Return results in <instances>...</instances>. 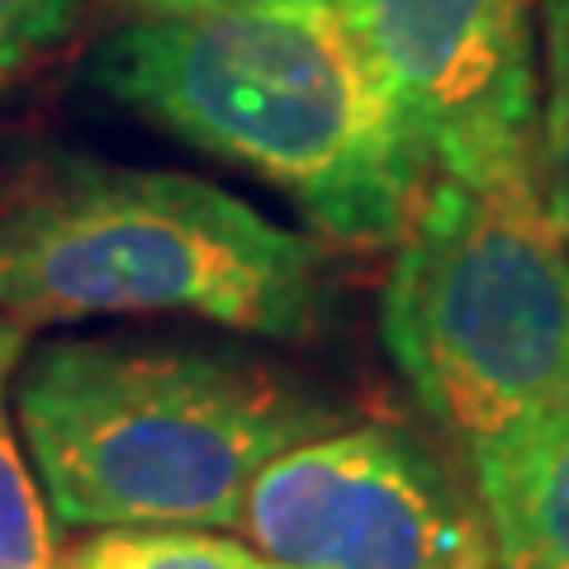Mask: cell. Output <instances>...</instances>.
<instances>
[{
	"instance_id": "3",
	"label": "cell",
	"mask_w": 569,
	"mask_h": 569,
	"mask_svg": "<svg viewBox=\"0 0 569 569\" xmlns=\"http://www.w3.org/2000/svg\"><path fill=\"white\" fill-rule=\"evenodd\" d=\"M323 309L318 247L200 176L52 157L0 204V313L24 332L200 318L299 342Z\"/></svg>"
},
{
	"instance_id": "7",
	"label": "cell",
	"mask_w": 569,
	"mask_h": 569,
	"mask_svg": "<svg viewBox=\"0 0 569 569\" xmlns=\"http://www.w3.org/2000/svg\"><path fill=\"white\" fill-rule=\"evenodd\" d=\"M493 569H569V413L470 451Z\"/></svg>"
},
{
	"instance_id": "9",
	"label": "cell",
	"mask_w": 569,
	"mask_h": 569,
	"mask_svg": "<svg viewBox=\"0 0 569 569\" xmlns=\"http://www.w3.org/2000/svg\"><path fill=\"white\" fill-rule=\"evenodd\" d=\"M67 569H284L261 550L204 531H100Z\"/></svg>"
},
{
	"instance_id": "2",
	"label": "cell",
	"mask_w": 569,
	"mask_h": 569,
	"mask_svg": "<svg viewBox=\"0 0 569 569\" xmlns=\"http://www.w3.org/2000/svg\"><path fill=\"white\" fill-rule=\"evenodd\" d=\"M43 498L62 527H238L252 479L337 408L276 361L157 337H67L14 376Z\"/></svg>"
},
{
	"instance_id": "8",
	"label": "cell",
	"mask_w": 569,
	"mask_h": 569,
	"mask_svg": "<svg viewBox=\"0 0 569 569\" xmlns=\"http://www.w3.org/2000/svg\"><path fill=\"white\" fill-rule=\"evenodd\" d=\"M537 181L569 247V0H537Z\"/></svg>"
},
{
	"instance_id": "5",
	"label": "cell",
	"mask_w": 569,
	"mask_h": 569,
	"mask_svg": "<svg viewBox=\"0 0 569 569\" xmlns=\"http://www.w3.org/2000/svg\"><path fill=\"white\" fill-rule=\"evenodd\" d=\"M238 531L284 569H493L479 503L399 427H332L276 456Z\"/></svg>"
},
{
	"instance_id": "6",
	"label": "cell",
	"mask_w": 569,
	"mask_h": 569,
	"mask_svg": "<svg viewBox=\"0 0 569 569\" xmlns=\"http://www.w3.org/2000/svg\"><path fill=\"white\" fill-rule=\"evenodd\" d=\"M432 176L537 162V0H332Z\"/></svg>"
},
{
	"instance_id": "11",
	"label": "cell",
	"mask_w": 569,
	"mask_h": 569,
	"mask_svg": "<svg viewBox=\"0 0 569 569\" xmlns=\"http://www.w3.org/2000/svg\"><path fill=\"white\" fill-rule=\"evenodd\" d=\"M81 14V0H0V86L58 48Z\"/></svg>"
},
{
	"instance_id": "12",
	"label": "cell",
	"mask_w": 569,
	"mask_h": 569,
	"mask_svg": "<svg viewBox=\"0 0 569 569\" xmlns=\"http://www.w3.org/2000/svg\"><path fill=\"white\" fill-rule=\"evenodd\" d=\"M123 20L138 14H186V10H223V6H284V0H104Z\"/></svg>"
},
{
	"instance_id": "13",
	"label": "cell",
	"mask_w": 569,
	"mask_h": 569,
	"mask_svg": "<svg viewBox=\"0 0 569 569\" xmlns=\"http://www.w3.org/2000/svg\"><path fill=\"white\" fill-rule=\"evenodd\" d=\"M20 356H24V328H14L10 318L0 313V389H6V380L14 376Z\"/></svg>"
},
{
	"instance_id": "10",
	"label": "cell",
	"mask_w": 569,
	"mask_h": 569,
	"mask_svg": "<svg viewBox=\"0 0 569 569\" xmlns=\"http://www.w3.org/2000/svg\"><path fill=\"white\" fill-rule=\"evenodd\" d=\"M0 569H67L6 413H0Z\"/></svg>"
},
{
	"instance_id": "1",
	"label": "cell",
	"mask_w": 569,
	"mask_h": 569,
	"mask_svg": "<svg viewBox=\"0 0 569 569\" xmlns=\"http://www.w3.org/2000/svg\"><path fill=\"white\" fill-rule=\"evenodd\" d=\"M91 81L351 247L399 242L432 181L332 0L138 14L91 52Z\"/></svg>"
},
{
	"instance_id": "4",
	"label": "cell",
	"mask_w": 569,
	"mask_h": 569,
	"mask_svg": "<svg viewBox=\"0 0 569 569\" xmlns=\"http://www.w3.org/2000/svg\"><path fill=\"white\" fill-rule=\"evenodd\" d=\"M395 247L385 351L466 456L569 413V247L537 162L432 176Z\"/></svg>"
}]
</instances>
